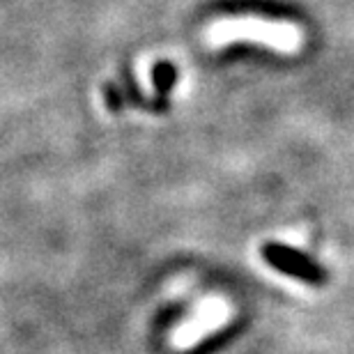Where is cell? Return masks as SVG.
Here are the masks:
<instances>
[{"instance_id":"7a4b0ae2","label":"cell","mask_w":354,"mask_h":354,"mask_svg":"<svg viewBox=\"0 0 354 354\" xmlns=\"http://www.w3.org/2000/svg\"><path fill=\"white\" fill-rule=\"evenodd\" d=\"M263 258L274 269H279V272L288 276H295V279H301L304 283H310V286H322L324 283V272L313 260L306 258L299 251L288 249V246H283V244H274V242L265 244Z\"/></svg>"},{"instance_id":"6da1fadb","label":"cell","mask_w":354,"mask_h":354,"mask_svg":"<svg viewBox=\"0 0 354 354\" xmlns=\"http://www.w3.org/2000/svg\"><path fill=\"white\" fill-rule=\"evenodd\" d=\"M209 46H225L232 41H256L265 44L274 51L292 53L299 48L301 35L295 26L274 24V21L256 19V17H235L221 19L207 28Z\"/></svg>"}]
</instances>
